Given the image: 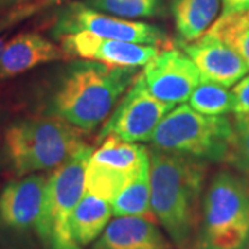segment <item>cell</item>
<instances>
[{
    "label": "cell",
    "instance_id": "6da1fadb",
    "mask_svg": "<svg viewBox=\"0 0 249 249\" xmlns=\"http://www.w3.org/2000/svg\"><path fill=\"white\" fill-rule=\"evenodd\" d=\"M206 169L205 160L150 151L152 212L178 249H201L199 205Z\"/></svg>",
    "mask_w": 249,
    "mask_h": 249
},
{
    "label": "cell",
    "instance_id": "7a4b0ae2",
    "mask_svg": "<svg viewBox=\"0 0 249 249\" xmlns=\"http://www.w3.org/2000/svg\"><path fill=\"white\" fill-rule=\"evenodd\" d=\"M137 78L136 68L111 67L97 61L71 65L53 96L54 114L83 133L104 122Z\"/></svg>",
    "mask_w": 249,
    "mask_h": 249
},
{
    "label": "cell",
    "instance_id": "3957f363",
    "mask_svg": "<svg viewBox=\"0 0 249 249\" xmlns=\"http://www.w3.org/2000/svg\"><path fill=\"white\" fill-rule=\"evenodd\" d=\"M83 132L61 116H29L13 124L4 134L10 162L18 176L54 170L79 151Z\"/></svg>",
    "mask_w": 249,
    "mask_h": 249
},
{
    "label": "cell",
    "instance_id": "277c9868",
    "mask_svg": "<svg viewBox=\"0 0 249 249\" xmlns=\"http://www.w3.org/2000/svg\"><path fill=\"white\" fill-rule=\"evenodd\" d=\"M234 126L227 116H211L183 104L165 116L151 137L152 148L219 162L229 160Z\"/></svg>",
    "mask_w": 249,
    "mask_h": 249
},
{
    "label": "cell",
    "instance_id": "5b68a950",
    "mask_svg": "<svg viewBox=\"0 0 249 249\" xmlns=\"http://www.w3.org/2000/svg\"><path fill=\"white\" fill-rule=\"evenodd\" d=\"M249 241V183L223 170L211 181L202 204L201 249H244Z\"/></svg>",
    "mask_w": 249,
    "mask_h": 249
},
{
    "label": "cell",
    "instance_id": "8992f818",
    "mask_svg": "<svg viewBox=\"0 0 249 249\" xmlns=\"http://www.w3.org/2000/svg\"><path fill=\"white\" fill-rule=\"evenodd\" d=\"M91 154V147L83 144L47 178L43 211L36 227L46 249H82L72 237L71 217L85 193L86 165Z\"/></svg>",
    "mask_w": 249,
    "mask_h": 249
},
{
    "label": "cell",
    "instance_id": "52a82bcc",
    "mask_svg": "<svg viewBox=\"0 0 249 249\" xmlns=\"http://www.w3.org/2000/svg\"><path fill=\"white\" fill-rule=\"evenodd\" d=\"M150 151L136 142L107 136L86 165L85 191L109 204L142 169Z\"/></svg>",
    "mask_w": 249,
    "mask_h": 249
},
{
    "label": "cell",
    "instance_id": "ba28073f",
    "mask_svg": "<svg viewBox=\"0 0 249 249\" xmlns=\"http://www.w3.org/2000/svg\"><path fill=\"white\" fill-rule=\"evenodd\" d=\"M76 32H89L106 39L140 45L158 46L166 42V34L152 24L104 14L83 3H72L65 7L54 25L57 37Z\"/></svg>",
    "mask_w": 249,
    "mask_h": 249
},
{
    "label": "cell",
    "instance_id": "9c48e42d",
    "mask_svg": "<svg viewBox=\"0 0 249 249\" xmlns=\"http://www.w3.org/2000/svg\"><path fill=\"white\" fill-rule=\"evenodd\" d=\"M175 106L160 101L148 90L142 73L134 79L119 106L109 116L100 139L115 136L124 142H150L154 132Z\"/></svg>",
    "mask_w": 249,
    "mask_h": 249
},
{
    "label": "cell",
    "instance_id": "30bf717a",
    "mask_svg": "<svg viewBox=\"0 0 249 249\" xmlns=\"http://www.w3.org/2000/svg\"><path fill=\"white\" fill-rule=\"evenodd\" d=\"M142 76L152 96L172 106L183 104L201 83V75L184 52L166 50L144 65Z\"/></svg>",
    "mask_w": 249,
    "mask_h": 249
},
{
    "label": "cell",
    "instance_id": "8fae6325",
    "mask_svg": "<svg viewBox=\"0 0 249 249\" xmlns=\"http://www.w3.org/2000/svg\"><path fill=\"white\" fill-rule=\"evenodd\" d=\"M67 57H80L111 67H142L160 53L157 46L106 39L89 32L60 36Z\"/></svg>",
    "mask_w": 249,
    "mask_h": 249
},
{
    "label": "cell",
    "instance_id": "7c38bea8",
    "mask_svg": "<svg viewBox=\"0 0 249 249\" xmlns=\"http://www.w3.org/2000/svg\"><path fill=\"white\" fill-rule=\"evenodd\" d=\"M180 47L196 64L205 82L231 88L249 72L240 54L208 32L193 42H180Z\"/></svg>",
    "mask_w": 249,
    "mask_h": 249
},
{
    "label": "cell",
    "instance_id": "4fadbf2b",
    "mask_svg": "<svg viewBox=\"0 0 249 249\" xmlns=\"http://www.w3.org/2000/svg\"><path fill=\"white\" fill-rule=\"evenodd\" d=\"M47 178L32 173L4 187L0 194V223L14 231L36 230L43 211Z\"/></svg>",
    "mask_w": 249,
    "mask_h": 249
},
{
    "label": "cell",
    "instance_id": "5bb4252c",
    "mask_svg": "<svg viewBox=\"0 0 249 249\" xmlns=\"http://www.w3.org/2000/svg\"><path fill=\"white\" fill-rule=\"evenodd\" d=\"M61 47L39 34L28 32L11 39L0 50V78H13L40 64L65 58Z\"/></svg>",
    "mask_w": 249,
    "mask_h": 249
},
{
    "label": "cell",
    "instance_id": "9a60e30c",
    "mask_svg": "<svg viewBox=\"0 0 249 249\" xmlns=\"http://www.w3.org/2000/svg\"><path fill=\"white\" fill-rule=\"evenodd\" d=\"M93 249H173L157 223L136 216H121L108 223Z\"/></svg>",
    "mask_w": 249,
    "mask_h": 249
},
{
    "label": "cell",
    "instance_id": "2e32d148",
    "mask_svg": "<svg viewBox=\"0 0 249 249\" xmlns=\"http://www.w3.org/2000/svg\"><path fill=\"white\" fill-rule=\"evenodd\" d=\"M222 0H173L172 11L183 42H193L208 32L219 18Z\"/></svg>",
    "mask_w": 249,
    "mask_h": 249
},
{
    "label": "cell",
    "instance_id": "e0dca14e",
    "mask_svg": "<svg viewBox=\"0 0 249 249\" xmlns=\"http://www.w3.org/2000/svg\"><path fill=\"white\" fill-rule=\"evenodd\" d=\"M111 216L112 209L108 201L85 191L71 217V232L75 242L83 248L97 240Z\"/></svg>",
    "mask_w": 249,
    "mask_h": 249
},
{
    "label": "cell",
    "instance_id": "ac0fdd59",
    "mask_svg": "<svg viewBox=\"0 0 249 249\" xmlns=\"http://www.w3.org/2000/svg\"><path fill=\"white\" fill-rule=\"evenodd\" d=\"M112 214L136 216L155 222V214L151 208V170L150 157L145 158L139 175L124 187L111 202Z\"/></svg>",
    "mask_w": 249,
    "mask_h": 249
},
{
    "label": "cell",
    "instance_id": "d6986e66",
    "mask_svg": "<svg viewBox=\"0 0 249 249\" xmlns=\"http://www.w3.org/2000/svg\"><path fill=\"white\" fill-rule=\"evenodd\" d=\"M208 34L216 36L240 54L249 68V11L219 17Z\"/></svg>",
    "mask_w": 249,
    "mask_h": 249
},
{
    "label": "cell",
    "instance_id": "ffe728a7",
    "mask_svg": "<svg viewBox=\"0 0 249 249\" xmlns=\"http://www.w3.org/2000/svg\"><path fill=\"white\" fill-rule=\"evenodd\" d=\"M190 107L196 112L211 116H223L231 112L234 107V96L232 91L217 83L205 82L196 86L193 94L188 98Z\"/></svg>",
    "mask_w": 249,
    "mask_h": 249
},
{
    "label": "cell",
    "instance_id": "44dd1931",
    "mask_svg": "<svg viewBox=\"0 0 249 249\" xmlns=\"http://www.w3.org/2000/svg\"><path fill=\"white\" fill-rule=\"evenodd\" d=\"M91 9L124 19L151 18L162 14V0H86Z\"/></svg>",
    "mask_w": 249,
    "mask_h": 249
},
{
    "label": "cell",
    "instance_id": "7402d4cb",
    "mask_svg": "<svg viewBox=\"0 0 249 249\" xmlns=\"http://www.w3.org/2000/svg\"><path fill=\"white\" fill-rule=\"evenodd\" d=\"M229 160L249 176V115L235 116Z\"/></svg>",
    "mask_w": 249,
    "mask_h": 249
},
{
    "label": "cell",
    "instance_id": "603a6c76",
    "mask_svg": "<svg viewBox=\"0 0 249 249\" xmlns=\"http://www.w3.org/2000/svg\"><path fill=\"white\" fill-rule=\"evenodd\" d=\"M234 96V107L232 112L235 116L249 115V76L242 79L234 85L232 88Z\"/></svg>",
    "mask_w": 249,
    "mask_h": 249
},
{
    "label": "cell",
    "instance_id": "cb8c5ba5",
    "mask_svg": "<svg viewBox=\"0 0 249 249\" xmlns=\"http://www.w3.org/2000/svg\"><path fill=\"white\" fill-rule=\"evenodd\" d=\"M249 11V0H222V16L242 14Z\"/></svg>",
    "mask_w": 249,
    "mask_h": 249
},
{
    "label": "cell",
    "instance_id": "d4e9b609",
    "mask_svg": "<svg viewBox=\"0 0 249 249\" xmlns=\"http://www.w3.org/2000/svg\"><path fill=\"white\" fill-rule=\"evenodd\" d=\"M1 1H6V3H16V1H25V0H1Z\"/></svg>",
    "mask_w": 249,
    "mask_h": 249
},
{
    "label": "cell",
    "instance_id": "484cf974",
    "mask_svg": "<svg viewBox=\"0 0 249 249\" xmlns=\"http://www.w3.org/2000/svg\"><path fill=\"white\" fill-rule=\"evenodd\" d=\"M1 47H3V46H1V42H0V50H1Z\"/></svg>",
    "mask_w": 249,
    "mask_h": 249
},
{
    "label": "cell",
    "instance_id": "4316f807",
    "mask_svg": "<svg viewBox=\"0 0 249 249\" xmlns=\"http://www.w3.org/2000/svg\"><path fill=\"white\" fill-rule=\"evenodd\" d=\"M54 1H64V0H54Z\"/></svg>",
    "mask_w": 249,
    "mask_h": 249
},
{
    "label": "cell",
    "instance_id": "83f0119b",
    "mask_svg": "<svg viewBox=\"0 0 249 249\" xmlns=\"http://www.w3.org/2000/svg\"><path fill=\"white\" fill-rule=\"evenodd\" d=\"M248 249H249V248H248Z\"/></svg>",
    "mask_w": 249,
    "mask_h": 249
}]
</instances>
